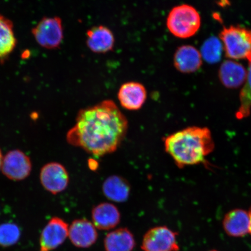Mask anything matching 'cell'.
Instances as JSON below:
<instances>
[{"instance_id": "277c9868", "label": "cell", "mask_w": 251, "mask_h": 251, "mask_svg": "<svg viewBox=\"0 0 251 251\" xmlns=\"http://www.w3.org/2000/svg\"><path fill=\"white\" fill-rule=\"evenodd\" d=\"M226 55L233 59L247 58L251 54V31L239 26L225 27L220 33Z\"/></svg>"}, {"instance_id": "9a60e30c", "label": "cell", "mask_w": 251, "mask_h": 251, "mask_svg": "<svg viewBox=\"0 0 251 251\" xmlns=\"http://www.w3.org/2000/svg\"><path fill=\"white\" fill-rule=\"evenodd\" d=\"M250 222L249 212L235 209L225 215L223 226L229 236L242 237L250 233Z\"/></svg>"}, {"instance_id": "7402d4cb", "label": "cell", "mask_w": 251, "mask_h": 251, "mask_svg": "<svg viewBox=\"0 0 251 251\" xmlns=\"http://www.w3.org/2000/svg\"><path fill=\"white\" fill-rule=\"evenodd\" d=\"M21 236V231L17 225L4 224L0 225V246H11L17 243Z\"/></svg>"}, {"instance_id": "8fae6325", "label": "cell", "mask_w": 251, "mask_h": 251, "mask_svg": "<svg viewBox=\"0 0 251 251\" xmlns=\"http://www.w3.org/2000/svg\"><path fill=\"white\" fill-rule=\"evenodd\" d=\"M68 236L75 246L86 249L96 243L99 235L93 222L81 219L72 223L69 227Z\"/></svg>"}, {"instance_id": "d6986e66", "label": "cell", "mask_w": 251, "mask_h": 251, "mask_svg": "<svg viewBox=\"0 0 251 251\" xmlns=\"http://www.w3.org/2000/svg\"><path fill=\"white\" fill-rule=\"evenodd\" d=\"M17 45L13 24L0 14V60L4 61Z\"/></svg>"}, {"instance_id": "44dd1931", "label": "cell", "mask_w": 251, "mask_h": 251, "mask_svg": "<svg viewBox=\"0 0 251 251\" xmlns=\"http://www.w3.org/2000/svg\"><path fill=\"white\" fill-rule=\"evenodd\" d=\"M224 46L217 37H211L203 43L201 49L202 58L209 64H215L221 60Z\"/></svg>"}, {"instance_id": "8992f818", "label": "cell", "mask_w": 251, "mask_h": 251, "mask_svg": "<svg viewBox=\"0 0 251 251\" xmlns=\"http://www.w3.org/2000/svg\"><path fill=\"white\" fill-rule=\"evenodd\" d=\"M177 233L166 226L151 228L143 237V251H178Z\"/></svg>"}, {"instance_id": "ba28073f", "label": "cell", "mask_w": 251, "mask_h": 251, "mask_svg": "<svg viewBox=\"0 0 251 251\" xmlns=\"http://www.w3.org/2000/svg\"><path fill=\"white\" fill-rule=\"evenodd\" d=\"M40 180L46 190L56 195L67 189L70 175L64 165L58 162H50L41 169Z\"/></svg>"}, {"instance_id": "52a82bcc", "label": "cell", "mask_w": 251, "mask_h": 251, "mask_svg": "<svg viewBox=\"0 0 251 251\" xmlns=\"http://www.w3.org/2000/svg\"><path fill=\"white\" fill-rule=\"evenodd\" d=\"M32 164L29 156L20 150L10 151L3 158L1 171L9 180L21 181L29 176Z\"/></svg>"}, {"instance_id": "ac0fdd59", "label": "cell", "mask_w": 251, "mask_h": 251, "mask_svg": "<svg viewBox=\"0 0 251 251\" xmlns=\"http://www.w3.org/2000/svg\"><path fill=\"white\" fill-rule=\"evenodd\" d=\"M136 241L132 233L126 228L110 232L104 239L106 251H133Z\"/></svg>"}, {"instance_id": "6da1fadb", "label": "cell", "mask_w": 251, "mask_h": 251, "mask_svg": "<svg viewBox=\"0 0 251 251\" xmlns=\"http://www.w3.org/2000/svg\"><path fill=\"white\" fill-rule=\"evenodd\" d=\"M127 130L126 117L114 101L106 100L78 111L76 124L66 138L70 145L102 156L118 149Z\"/></svg>"}, {"instance_id": "5bb4252c", "label": "cell", "mask_w": 251, "mask_h": 251, "mask_svg": "<svg viewBox=\"0 0 251 251\" xmlns=\"http://www.w3.org/2000/svg\"><path fill=\"white\" fill-rule=\"evenodd\" d=\"M92 218L97 228L109 230L117 226L121 221V213L114 204L103 202L93 209Z\"/></svg>"}, {"instance_id": "4fadbf2b", "label": "cell", "mask_w": 251, "mask_h": 251, "mask_svg": "<svg viewBox=\"0 0 251 251\" xmlns=\"http://www.w3.org/2000/svg\"><path fill=\"white\" fill-rule=\"evenodd\" d=\"M174 64L176 69L181 73H193L201 67L202 56L195 47L182 46L175 53Z\"/></svg>"}, {"instance_id": "3957f363", "label": "cell", "mask_w": 251, "mask_h": 251, "mask_svg": "<svg viewBox=\"0 0 251 251\" xmlns=\"http://www.w3.org/2000/svg\"><path fill=\"white\" fill-rule=\"evenodd\" d=\"M201 20L199 12L192 6L183 4L172 9L166 20V26L175 37L187 39L200 29Z\"/></svg>"}, {"instance_id": "603a6c76", "label": "cell", "mask_w": 251, "mask_h": 251, "mask_svg": "<svg viewBox=\"0 0 251 251\" xmlns=\"http://www.w3.org/2000/svg\"><path fill=\"white\" fill-rule=\"evenodd\" d=\"M3 160V156L2 154L1 150H0V169H1V166Z\"/></svg>"}, {"instance_id": "2e32d148", "label": "cell", "mask_w": 251, "mask_h": 251, "mask_svg": "<svg viewBox=\"0 0 251 251\" xmlns=\"http://www.w3.org/2000/svg\"><path fill=\"white\" fill-rule=\"evenodd\" d=\"M247 71L239 63L227 60L222 63L219 70L221 83L228 89H237L246 81Z\"/></svg>"}, {"instance_id": "7a4b0ae2", "label": "cell", "mask_w": 251, "mask_h": 251, "mask_svg": "<svg viewBox=\"0 0 251 251\" xmlns=\"http://www.w3.org/2000/svg\"><path fill=\"white\" fill-rule=\"evenodd\" d=\"M165 151L179 168L202 164L215 144L211 131L206 127H188L166 137Z\"/></svg>"}, {"instance_id": "9c48e42d", "label": "cell", "mask_w": 251, "mask_h": 251, "mask_svg": "<svg viewBox=\"0 0 251 251\" xmlns=\"http://www.w3.org/2000/svg\"><path fill=\"white\" fill-rule=\"evenodd\" d=\"M69 235V226L64 220L52 218L43 229L40 239V251L54 250L64 241Z\"/></svg>"}, {"instance_id": "cb8c5ba5", "label": "cell", "mask_w": 251, "mask_h": 251, "mask_svg": "<svg viewBox=\"0 0 251 251\" xmlns=\"http://www.w3.org/2000/svg\"><path fill=\"white\" fill-rule=\"evenodd\" d=\"M249 212V214H250V220H251V222H250V233H251V209L250 210V211Z\"/></svg>"}, {"instance_id": "d4e9b609", "label": "cell", "mask_w": 251, "mask_h": 251, "mask_svg": "<svg viewBox=\"0 0 251 251\" xmlns=\"http://www.w3.org/2000/svg\"><path fill=\"white\" fill-rule=\"evenodd\" d=\"M216 251V250H212V251Z\"/></svg>"}, {"instance_id": "30bf717a", "label": "cell", "mask_w": 251, "mask_h": 251, "mask_svg": "<svg viewBox=\"0 0 251 251\" xmlns=\"http://www.w3.org/2000/svg\"><path fill=\"white\" fill-rule=\"evenodd\" d=\"M147 98V92L143 84L129 81L121 86L118 93L121 105L128 111H137L143 107Z\"/></svg>"}, {"instance_id": "7c38bea8", "label": "cell", "mask_w": 251, "mask_h": 251, "mask_svg": "<svg viewBox=\"0 0 251 251\" xmlns=\"http://www.w3.org/2000/svg\"><path fill=\"white\" fill-rule=\"evenodd\" d=\"M87 46L93 52L105 54L112 51L115 45V37L108 27L103 25L94 26L86 33Z\"/></svg>"}, {"instance_id": "5b68a950", "label": "cell", "mask_w": 251, "mask_h": 251, "mask_svg": "<svg viewBox=\"0 0 251 251\" xmlns=\"http://www.w3.org/2000/svg\"><path fill=\"white\" fill-rule=\"evenodd\" d=\"M32 34L39 45L47 49H56L64 39V29L61 18L46 17L32 29Z\"/></svg>"}, {"instance_id": "e0dca14e", "label": "cell", "mask_w": 251, "mask_h": 251, "mask_svg": "<svg viewBox=\"0 0 251 251\" xmlns=\"http://www.w3.org/2000/svg\"><path fill=\"white\" fill-rule=\"evenodd\" d=\"M102 192L106 199L115 202L126 201L130 194V186L124 177L113 175L102 184Z\"/></svg>"}, {"instance_id": "ffe728a7", "label": "cell", "mask_w": 251, "mask_h": 251, "mask_svg": "<svg viewBox=\"0 0 251 251\" xmlns=\"http://www.w3.org/2000/svg\"><path fill=\"white\" fill-rule=\"evenodd\" d=\"M249 60V69L246 83L240 94V107L235 115L238 119L249 117L251 111V54L247 58Z\"/></svg>"}]
</instances>
